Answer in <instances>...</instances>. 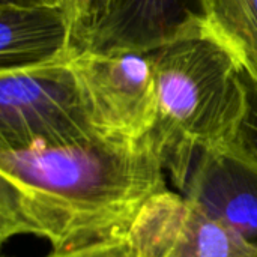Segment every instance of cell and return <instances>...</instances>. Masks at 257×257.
Segmentation results:
<instances>
[{"mask_svg":"<svg viewBox=\"0 0 257 257\" xmlns=\"http://www.w3.org/2000/svg\"><path fill=\"white\" fill-rule=\"evenodd\" d=\"M164 172L151 136L0 151V242L30 235L66 253L125 241L143 206L169 190Z\"/></svg>","mask_w":257,"mask_h":257,"instance_id":"obj_1","label":"cell"},{"mask_svg":"<svg viewBox=\"0 0 257 257\" xmlns=\"http://www.w3.org/2000/svg\"><path fill=\"white\" fill-rule=\"evenodd\" d=\"M152 57L158 114L151 139L182 191L202 151L241 139L251 89L233 56L202 29L152 51Z\"/></svg>","mask_w":257,"mask_h":257,"instance_id":"obj_2","label":"cell"},{"mask_svg":"<svg viewBox=\"0 0 257 257\" xmlns=\"http://www.w3.org/2000/svg\"><path fill=\"white\" fill-rule=\"evenodd\" d=\"M71 57L41 66L0 71V151L102 137L95 130L77 87L69 68Z\"/></svg>","mask_w":257,"mask_h":257,"instance_id":"obj_3","label":"cell"},{"mask_svg":"<svg viewBox=\"0 0 257 257\" xmlns=\"http://www.w3.org/2000/svg\"><path fill=\"white\" fill-rule=\"evenodd\" d=\"M69 68L99 136L123 142L151 136L158 114L152 51L77 48Z\"/></svg>","mask_w":257,"mask_h":257,"instance_id":"obj_4","label":"cell"},{"mask_svg":"<svg viewBox=\"0 0 257 257\" xmlns=\"http://www.w3.org/2000/svg\"><path fill=\"white\" fill-rule=\"evenodd\" d=\"M126 242L139 257H257V247L181 193L154 196Z\"/></svg>","mask_w":257,"mask_h":257,"instance_id":"obj_5","label":"cell"},{"mask_svg":"<svg viewBox=\"0 0 257 257\" xmlns=\"http://www.w3.org/2000/svg\"><path fill=\"white\" fill-rule=\"evenodd\" d=\"M181 194L257 247V158L241 140L202 151Z\"/></svg>","mask_w":257,"mask_h":257,"instance_id":"obj_6","label":"cell"},{"mask_svg":"<svg viewBox=\"0 0 257 257\" xmlns=\"http://www.w3.org/2000/svg\"><path fill=\"white\" fill-rule=\"evenodd\" d=\"M77 48L72 27L63 12L0 2V71L65 60Z\"/></svg>","mask_w":257,"mask_h":257,"instance_id":"obj_7","label":"cell"},{"mask_svg":"<svg viewBox=\"0 0 257 257\" xmlns=\"http://www.w3.org/2000/svg\"><path fill=\"white\" fill-rule=\"evenodd\" d=\"M199 29L197 0H122L84 48L149 53Z\"/></svg>","mask_w":257,"mask_h":257,"instance_id":"obj_8","label":"cell"},{"mask_svg":"<svg viewBox=\"0 0 257 257\" xmlns=\"http://www.w3.org/2000/svg\"><path fill=\"white\" fill-rule=\"evenodd\" d=\"M200 29L236 60L257 93V0H197Z\"/></svg>","mask_w":257,"mask_h":257,"instance_id":"obj_9","label":"cell"},{"mask_svg":"<svg viewBox=\"0 0 257 257\" xmlns=\"http://www.w3.org/2000/svg\"><path fill=\"white\" fill-rule=\"evenodd\" d=\"M5 3L53 8L68 18L78 48H84L113 17L122 0H0Z\"/></svg>","mask_w":257,"mask_h":257,"instance_id":"obj_10","label":"cell"},{"mask_svg":"<svg viewBox=\"0 0 257 257\" xmlns=\"http://www.w3.org/2000/svg\"><path fill=\"white\" fill-rule=\"evenodd\" d=\"M45 257H139L130 244L125 241H114L107 244H99L75 251H66V253H50Z\"/></svg>","mask_w":257,"mask_h":257,"instance_id":"obj_11","label":"cell"},{"mask_svg":"<svg viewBox=\"0 0 257 257\" xmlns=\"http://www.w3.org/2000/svg\"><path fill=\"white\" fill-rule=\"evenodd\" d=\"M242 146L257 158V93L251 90V107L241 133Z\"/></svg>","mask_w":257,"mask_h":257,"instance_id":"obj_12","label":"cell"}]
</instances>
